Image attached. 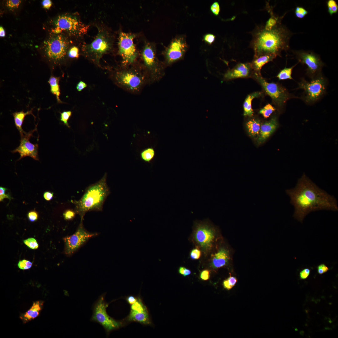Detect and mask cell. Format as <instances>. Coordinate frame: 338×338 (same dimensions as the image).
Masks as SVG:
<instances>
[{
  "label": "cell",
  "mask_w": 338,
  "mask_h": 338,
  "mask_svg": "<svg viewBox=\"0 0 338 338\" xmlns=\"http://www.w3.org/2000/svg\"><path fill=\"white\" fill-rule=\"evenodd\" d=\"M229 259L228 252L224 249H221L213 256L212 265L214 269L219 268L226 265Z\"/></svg>",
  "instance_id": "obj_22"
},
{
  "label": "cell",
  "mask_w": 338,
  "mask_h": 338,
  "mask_svg": "<svg viewBox=\"0 0 338 338\" xmlns=\"http://www.w3.org/2000/svg\"><path fill=\"white\" fill-rule=\"evenodd\" d=\"M129 321H135L144 324H150V318L148 313H141L131 311L127 317Z\"/></svg>",
  "instance_id": "obj_26"
},
{
  "label": "cell",
  "mask_w": 338,
  "mask_h": 338,
  "mask_svg": "<svg viewBox=\"0 0 338 338\" xmlns=\"http://www.w3.org/2000/svg\"><path fill=\"white\" fill-rule=\"evenodd\" d=\"M252 78L261 86L263 93L271 98L273 104L279 109H282L286 102L292 98L287 90L281 84L268 82L261 74L254 72Z\"/></svg>",
  "instance_id": "obj_7"
},
{
  "label": "cell",
  "mask_w": 338,
  "mask_h": 338,
  "mask_svg": "<svg viewBox=\"0 0 338 338\" xmlns=\"http://www.w3.org/2000/svg\"><path fill=\"white\" fill-rule=\"evenodd\" d=\"M290 36L289 32L279 20L270 30L264 27L258 28L253 34L251 44L254 57L267 54L279 55L282 50L288 49Z\"/></svg>",
  "instance_id": "obj_2"
},
{
  "label": "cell",
  "mask_w": 338,
  "mask_h": 338,
  "mask_svg": "<svg viewBox=\"0 0 338 338\" xmlns=\"http://www.w3.org/2000/svg\"><path fill=\"white\" fill-rule=\"evenodd\" d=\"M156 46L153 42L145 41L141 51V63L146 73L149 84L158 81L165 74L166 66L158 59Z\"/></svg>",
  "instance_id": "obj_5"
},
{
  "label": "cell",
  "mask_w": 338,
  "mask_h": 338,
  "mask_svg": "<svg viewBox=\"0 0 338 338\" xmlns=\"http://www.w3.org/2000/svg\"><path fill=\"white\" fill-rule=\"evenodd\" d=\"M79 49L76 46L72 47L69 51L68 55L69 57L72 58H77L79 57Z\"/></svg>",
  "instance_id": "obj_39"
},
{
  "label": "cell",
  "mask_w": 338,
  "mask_h": 338,
  "mask_svg": "<svg viewBox=\"0 0 338 338\" xmlns=\"http://www.w3.org/2000/svg\"><path fill=\"white\" fill-rule=\"evenodd\" d=\"M260 120L256 118H252L248 120L246 123V127L249 135L252 137L258 136L260 129Z\"/></svg>",
  "instance_id": "obj_24"
},
{
  "label": "cell",
  "mask_w": 338,
  "mask_h": 338,
  "mask_svg": "<svg viewBox=\"0 0 338 338\" xmlns=\"http://www.w3.org/2000/svg\"><path fill=\"white\" fill-rule=\"evenodd\" d=\"M276 110V108L271 104L266 105L259 111V113L262 115L265 118L269 117Z\"/></svg>",
  "instance_id": "obj_30"
},
{
  "label": "cell",
  "mask_w": 338,
  "mask_h": 338,
  "mask_svg": "<svg viewBox=\"0 0 338 338\" xmlns=\"http://www.w3.org/2000/svg\"><path fill=\"white\" fill-rule=\"evenodd\" d=\"M188 47L185 36L179 35L173 38L163 53L166 67L183 59Z\"/></svg>",
  "instance_id": "obj_12"
},
{
  "label": "cell",
  "mask_w": 338,
  "mask_h": 338,
  "mask_svg": "<svg viewBox=\"0 0 338 338\" xmlns=\"http://www.w3.org/2000/svg\"><path fill=\"white\" fill-rule=\"evenodd\" d=\"M237 281L236 278L230 275L223 281V286L224 289L229 290L235 285Z\"/></svg>",
  "instance_id": "obj_32"
},
{
  "label": "cell",
  "mask_w": 338,
  "mask_h": 338,
  "mask_svg": "<svg viewBox=\"0 0 338 338\" xmlns=\"http://www.w3.org/2000/svg\"><path fill=\"white\" fill-rule=\"evenodd\" d=\"M137 299L133 296H129L126 298L128 303L131 305L134 304L137 301Z\"/></svg>",
  "instance_id": "obj_52"
},
{
  "label": "cell",
  "mask_w": 338,
  "mask_h": 338,
  "mask_svg": "<svg viewBox=\"0 0 338 338\" xmlns=\"http://www.w3.org/2000/svg\"><path fill=\"white\" fill-rule=\"evenodd\" d=\"M185 268L183 267H180L178 269L179 273L181 275H183Z\"/></svg>",
  "instance_id": "obj_56"
},
{
  "label": "cell",
  "mask_w": 338,
  "mask_h": 338,
  "mask_svg": "<svg viewBox=\"0 0 338 338\" xmlns=\"http://www.w3.org/2000/svg\"><path fill=\"white\" fill-rule=\"evenodd\" d=\"M56 33L62 31L76 37L82 36L86 33L89 26L82 22L77 16L63 15L59 16L54 22Z\"/></svg>",
  "instance_id": "obj_10"
},
{
  "label": "cell",
  "mask_w": 338,
  "mask_h": 338,
  "mask_svg": "<svg viewBox=\"0 0 338 338\" xmlns=\"http://www.w3.org/2000/svg\"><path fill=\"white\" fill-rule=\"evenodd\" d=\"M75 213L73 210H67L63 214L64 218L66 220H70L74 218Z\"/></svg>",
  "instance_id": "obj_44"
},
{
  "label": "cell",
  "mask_w": 338,
  "mask_h": 338,
  "mask_svg": "<svg viewBox=\"0 0 338 338\" xmlns=\"http://www.w3.org/2000/svg\"><path fill=\"white\" fill-rule=\"evenodd\" d=\"M98 29L94 39L83 45L82 49L84 55L97 64L103 55L111 50L113 44V37L110 32L100 27Z\"/></svg>",
  "instance_id": "obj_6"
},
{
  "label": "cell",
  "mask_w": 338,
  "mask_h": 338,
  "mask_svg": "<svg viewBox=\"0 0 338 338\" xmlns=\"http://www.w3.org/2000/svg\"><path fill=\"white\" fill-rule=\"evenodd\" d=\"M24 244L31 249H35L38 247L36 240L33 238H29L23 240Z\"/></svg>",
  "instance_id": "obj_36"
},
{
  "label": "cell",
  "mask_w": 338,
  "mask_h": 338,
  "mask_svg": "<svg viewBox=\"0 0 338 338\" xmlns=\"http://www.w3.org/2000/svg\"><path fill=\"white\" fill-rule=\"evenodd\" d=\"M210 10L215 15H218L220 11V7L218 2H214L210 6Z\"/></svg>",
  "instance_id": "obj_42"
},
{
  "label": "cell",
  "mask_w": 338,
  "mask_h": 338,
  "mask_svg": "<svg viewBox=\"0 0 338 338\" xmlns=\"http://www.w3.org/2000/svg\"><path fill=\"white\" fill-rule=\"evenodd\" d=\"M210 271L206 269L202 271L200 274V278L203 280H208L210 277Z\"/></svg>",
  "instance_id": "obj_49"
},
{
  "label": "cell",
  "mask_w": 338,
  "mask_h": 338,
  "mask_svg": "<svg viewBox=\"0 0 338 338\" xmlns=\"http://www.w3.org/2000/svg\"><path fill=\"white\" fill-rule=\"evenodd\" d=\"M0 36L3 37L5 36V32L3 28L2 27H0Z\"/></svg>",
  "instance_id": "obj_55"
},
{
  "label": "cell",
  "mask_w": 338,
  "mask_h": 338,
  "mask_svg": "<svg viewBox=\"0 0 338 338\" xmlns=\"http://www.w3.org/2000/svg\"><path fill=\"white\" fill-rule=\"evenodd\" d=\"M215 232L214 228L207 223H197L194 230L195 240L202 248L208 249L212 246Z\"/></svg>",
  "instance_id": "obj_16"
},
{
  "label": "cell",
  "mask_w": 338,
  "mask_h": 338,
  "mask_svg": "<svg viewBox=\"0 0 338 338\" xmlns=\"http://www.w3.org/2000/svg\"><path fill=\"white\" fill-rule=\"evenodd\" d=\"M105 293L101 294L93 304L92 307L93 314L90 320L101 325L108 335L111 331L121 327L122 324L114 320L107 314L106 308L109 304L105 301Z\"/></svg>",
  "instance_id": "obj_8"
},
{
  "label": "cell",
  "mask_w": 338,
  "mask_h": 338,
  "mask_svg": "<svg viewBox=\"0 0 338 338\" xmlns=\"http://www.w3.org/2000/svg\"><path fill=\"white\" fill-rule=\"evenodd\" d=\"M32 114V110L24 112L23 111L16 112L13 113L15 125L19 131L21 136H23L26 133L24 132L22 128V125L25 116L27 115Z\"/></svg>",
  "instance_id": "obj_25"
},
{
  "label": "cell",
  "mask_w": 338,
  "mask_h": 338,
  "mask_svg": "<svg viewBox=\"0 0 338 338\" xmlns=\"http://www.w3.org/2000/svg\"><path fill=\"white\" fill-rule=\"evenodd\" d=\"M43 301H37L34 302L31 308L20 316L24 323H26L38 317L41 310Z\"/></svg>",
  "instance_id": "obj_20"
},
{
  "label": "cell",
  "mask_w": 338,
  "mask_h": 338,
  "mask_svg": "<svg viewBox=\"0 0 338 338\" xmlns=\"http://www.w3.org/2000/svg\"><path fill=\"white\" fill-rule=\"evenodd\" d=\"M29 220L33 222L36 221L38 218V214L37 212L34 210L29 212L27 214Z\"/></svg>",
  "instance_id": "obj_45"
},
{
  "label": "cell",
  "mask_w": 338,
  "mask_h": 338,
  "mask_svg": "<svg viewBox=\"0 0 338 338\" xmlns=\"http://www.w3.org/2000/svg\"><path fill=\"white\" fill-rule=\"evenodd\" d=\"M328 12L330 15L337 13L338 10V5L334 0H329L327 2Z\"/></svg>",
  "instance_id": "obj_33"
},
{
  "label": "cell",
  "mask_w": 338,
  "mask_h": 338,
  "mask_svg": "<svg viewBox=\"0 0 338 338\" xmlns=\"http://www.w3.org/2000/svg\"><path fill=\"white\" fill-rule=\"evenodd\" d=\"M278 125L277 118L275 115L273 116L269 120L262 123L257 139L258 142L259 144L264 142L276 130Z\"/></svg>",
  "instance_id": "obj_19"
},
{
  "label": "cell",
  "mask_w": 338,
  "mask_h": 338,
  "mask_svg": "<svg viewBox=\"0 0 338 338\" xmlns=\"http://www.w3.org/2000/svg\"><path fill=\"white\" fill-rule=\"evenodd\" d=\"M253 72L250 63H240L228 69L224 74L223 79L228 81L239 78H252Z\"/></svg>",
  "instance_id": "obj_18"
},
{
  "label": "cell",
  "mask_w": 338,
  "mask_h": 338,
  "mask_svg": "<svg viewBox=\"0 0 338 338\" xmlns=\"http://www.w3.org/2000/svg\"><path fill=\"white\" fill-rule=\"evenodd\" d=\"M32 265V263L29 261L25 259L20 261L18 264V267L21 269L25 270L30 268Z\"/></svg>",
  "instance_id": "obj_38"
},
{
  "label": "cell",
  "mask_w": 338,
  "mask_h": 338,
  "mask_svg": "<svg viewBox=\"0 0 338 338\" xmlns=\"http://www.w3.org/2000/svg\"><path fill=\"white\" fill-rule=\"evenodd\" d=\"M201 252L197 248L193 249L190 253L191 258L192 259H199L201 256Z\"/></svg>",
  "instance_id": "obj_47"
},
{
  "label": "cell",
  "mask_w": 338,
  "mask_h": 338,
  "mask_svg": "<svg viewBox=\"0 0 338 338\" xmlns=\"http://www.w3.org/2000/svg\"><path fill=\"white\" fill-rule=\"evenodd\" d=\"M72 115V112L71 111H64L60 113V120L63 122L64 125L68 128H70L68 120Z\"/></svg>",
  "instance_id": "obj_35"
},
{
  "label": "cell",
  "mask_w": 338,
  "mask_h": 338,
  "mask_svg": "<svg viewBox=\"0 0 338 338\" xmlns=\"http://www.w3.org/2000/svg\"><path fill=\"white\" fill-rule=\"evenodd\" d=\"M53 192L47 191L44 192L43 194V197L45 200L48 201H49L52 199L53 197Z\"/></svg>",
  "instance_id": "obj_50"
},
{
  "label": "cell",
  "mask_w": 338,
  "mask_h": 338,
  "mask_svg": "<svg viewBox=\"0 0 338 338\" xmlns=\"http://www.w3.org/2000/svg\"><path fill=\"white\" fill-rule=\"evenodd\" d=\"M21 2L19 0H8L6 1V5L10 8H16L19 6Z\"/></svg>",
  "instance_id": "obj_40"
},
{
  "label": "cell",
  "mask_w": 338,
  "mask_h": 338,
  "mask_svg": "<svg viewBox=\"0 0 338 338\" xmlns=\"http://www.w3.org/2000/svg\"><path fill=\"white\" fill-rule=\"evenodd\" d=\"M98 235L97 233L87 231L84 227L83 221H80L75 232L72 235L64 238L65 253L68 256L71 255L89 239Z\"/></svg>",
  "instance_id": "obj_13"
},
{
  "label": "cell",
  "mask_w": 338,
  "mask_h": 338,
  "mask_svg": "<svg viewBox=\"0 0 338 338\" xmlns=\"http://www.w3.org/2000/svg\"><path fill=\"white\" fill-rule=\"evenodd\" d=\"M42 4L44 8L49 9L51 6L52 3L50 0H44L42 2Z\"/></svg>",
  "instance_id": "obj_53"
},
{
  "label": "cell",
  "mask_w": 338,
  "mask_h": 338,
  "mask_svg": "<svg viewBox=\"0 0 338 338\" xmlns=\"http://www.w3.org/2000/svg\"><path fill=\"white\" fill-rule=\"evenodd\" d=\"M105 173L100 180L86 188L79 200L74 201L75 211L80 216V221H83L84 216L88 212L102 210L104 203L110 193Z\"/></svg>",
  "instance_id": "obj_3"
},
{
  "label": "cell",
  "mask_w": 338,
  "mask_h": 338,
  "mask_svg": "<svg viewBox=\"0 0 338 338\" xmlns=\"http://www.w3.org/2000/svg\"><path fill=\"white\" fill-rule=\"evenodd\" d=\"M285 192L294 207L293 217L302 223L311 212L323 210H338L335 197L320 188L305 173L299 179L294 188Z\"/></svg>",
  "instance_id": "obj_1"
},
{
  "label": "cell",
  "mask_w": 338,
  "mask_h": 338,
  "mask_svg": "<svg viewBox=\"0 0 338 338\" xmlns=\"http://www.w3.org/2000/svg\"><path fill=\"white\" fill-rule=\"evenodd\" d=\"M295 65H296L290 68L285 67L279 73L277 77L279 80L293 79L291 76L292 71Z\"/></svg>",
  "instance_id": "obj_29"
},
{
  "label": "cell",
  "mask_w": 338,
  "mask_h": 338,
  "mask_svg": "<svg viewBox=\"0 0 338 338\" xmlns=\"http://www.w3.org/2000/svg\"><path fill=\"white\" fill-rule=\"evenodd\" d=\"M296 54L299 62L307 66V73L312 79L320 74L324 64L318 55L304 51H296Z\"/></svg>",
  "instance_id": "obj_15"
},
{
  "label": "cell",
  "mask_w": 338,
  "mask_h": 338,
  "mask_svg": "<svg viewBox=\"0 0 338 338\" xmlns=\"http://www.w3.org/2000/svg\"><path fill=\"white\" fill-rule=\"evenodd\" d=\"M277 56L270 54L262 55L254 57L250 63L252 68L255 72L261 74V70L263 66L267 63L272 61Z\"/></svg>",
  "instance_id": "obj_21"
},
{
  "label": "cell",
  "mask_w": 338,
  "mask_h": 338,
  "mask_svg": "<svg viewBox=\"0 0 338 338\" xmlns=\"http://www.w3.org/2000/svg\"><path fill=\"white\" fill-rule=\"evenodd\" d=\"M136 37L135 33L120 32L118 38V53L122 58L121 66H126L134 64L137 61L140 55L134 43Z\"/></svg>",
  "instance_id": "obj_9"
},
{
  "label": "cell",
  "mask_w": 338,
  "mask_h": 338,
  "mask_svg": "<svg viewBox=\"0 0 338 338\" xmlns=\"http://www.w3.org/2000/svg\"><path fill=\"white\" fill-rule=\"evenodd\" d=\"M310 270L309 268H305L301 271L299 276L300 279H305L307 278L309 275Z\"/></svg>",
  "instance_id": "obj_46"
},
{
  "label": "cell",
  "mask_w": 338,
  "mask_h": 338,
  "mask_svg": "<svg viewBox=\"0 0 338 338\" xmlns=\"http://www.w3.org/2000/svg\"><path fill=\"white\" fill-rule=\"evenodd\" d=\"M308 11L304 8L301 7H297L295 10V15L298 18L302 19L307 14Z\"/></svg>",
  "instance_id": "obj_37"
},
{
  "label": "cell",
  "mask_w": 338,
  "mask_h": 338,
  "mask_svg": "<svg viewBox=\"0 0 338 338\" xmlns=\"http://www.w3.org/2000/svg\"><path fill=\"white\" fill-rule=\"evenodd\" d=\"M325 79L320 74L308 81L302 79L299 83L298 89L304 90L303 99L307 104L314 103L320 99L326 90Z\"/></svg>",
  "instance_id": "obj_11"
},
{
  "label": "cell",
  "mask_w": 338,
  "mask_h": 338,
  "mask_svg": "<svg viewBox=\"0 0 338 338\" xmlns=\"http://www.w3.org/2000/svg\"><path fill=\"white\" fill-rule=\"evenodd\" d=\"M33 132H30L25 134L21 136L20 144L17 148L11 151L12 153L18 152L20 157L19 160L22 158L29 156L36 160H38V145L37 144H33L29 141V139L32 135Z\"/></svg>",
  "instance_id": "obj_17"
},
{
  "label": "cell",
  "mask_w": 338,
  "mask_h": 338,
  "mask_svg": "<svg viewBox=\"0 0 338 338\" xmlns=\"http://www.w3.org/2000/svg\"><path fill=\"white\" fill-rule=\"evenodd\" d=\"M317 272L320 274H322L329 270V268L323 263L321 264L317 267Z\"/></svg>",
  "instance_id": "obj_48"
},
{
  "label": "cell",
  "mask_w": 338,
  "mask_h": 338,
  "mask_svg": "<svg viewBox=\"0 0 338 338\" xmlns=\"http://www.w3.org/2000/svg\"><path fill=\"white\" fill-rule=\"evenodd\" d=\"M112 79L115 84L126 91L138 94L146 84H149L148 76L141 63L122 66L114 72Z\"/></svg>",
  "instance_id": "obj_4"
},
{
  "label": "cell",
  "mask_w": 338,
  "mask_h": 338,
  "mask_svg": "<svg viewBox=\"0 0 338 338\" xmlns=\"http://www.w3.org/2000/svg\"><path fill=\"white\" fill-rule=\"evenodd\" d=\"M271 16L267 21L264 28L267 30L271 29L274 27L279 20L278 18L273 15L271 13Z\"/></svg>",
  "instance_id": "obj_34"
},
{
  "label": "cell",
  "mask_w": 338,
  "mask_h": 338,
  "mask_svg": "<svg viewBox=\"0 0 338 338\" xmlns=\"http://www.w3.org/2000/svg\"><path fill=\"white\" fill-rule=\"evenodd\" d=\"M140 156L143 161L149 163L154 157L155 151L153 148L149 147L142 150L140 153Z\"/></svg>",
  "instance_id": "obj_28"
},
{
  "label": "cell",
  "mask_w": 338,
  "mask_h": 338,
  "mask_svg": "<svg viewBox=\"0 0 338 338\" xmlns=\"http://www.w3.org/2000/svg\"><path fill=\"white\" fill-rule=\"evenodd\" d=\"M131 310L138 312L148 313L147 308L140 299H137L134 304L131 305Z\"/></svg>",
  "instance_id": "obj_31"
},
{
  "label": "cell",
  "mask_w": 338,
  "mask_h": 338,
  "mask_svg": "<svg viewBox=\"0 0 338 338\" xmlns=\"http://www.w3.org/2000/svg\"><path fill=\"white\" fill-rule=\"evenodd\" d=\"M7 188L2 187H0V201H2L4 198H8L11 200V197L9 194H5V192L7 190Z\"/></svg>",
  "instance_id": "obj_43"
},
{
  "label": "cell",
  "mask_w": 338,
  "mask_h": 338,
  "mask_svg": "<svg viewBox=\"0 0 338 338\" xmlns=\"http://www.w3.org/2000/svg\"><path fill=\"white\" fill-rule=\"evenodd\" d=\"M191 273V272L190 270L185 268L184 271L183 275L185 277L190 275Z\"/></svg>",
  "instance_id": "obj_54"
},
{
  "label": "cell",
  "mask_w": 338,
  "mask_h": 338,
  "mask_svg": "<svg viewBox=\"0 0 338 338\" xmlns=\"http://www.w3.org/2000/svg\"><path fill=\"white\" fill-rule=\"evenodd\" d=\"M69 42L62 34L56 33L47 43L45 51L50 59L58 61L63 59L67 52Z\"/></svg>",
  "instance_id": "obj_14"
},
{
  "label": "cell",
  "mask_w": 338,
  "mask_h": 338,
  "mask_svg": "<svg viewBox=\"0 0 338 338\" xmlns=\"http://www.w3.org/2000/svg\"><path fill=\"white\" fill-rule=\"evenodd\" d=\"M263 93V92L261 91H255L247 95L244 100L243 105L244 116L249 117L253 116L254 113L252 108V101L255 98L262 96Z\"/></svg>",
  "instance_id": "obj_23"
},
{
  "label": "cell",
  "mask_w": 338,
  "mask_h": 338,
  "mask_svg": "<svg viewBox=\"0 0 338 338\" xmlns=\"http://www.w3.org/2000/svg\"><path fill=\"white\" fill-rule=\"evenodd\" d=\"M59 77L51 76L48 82L50 86L51 92L54 95H55L58 102L61 103L59 98L60 95L59 85Z\"/></svg>",
  "instance_id": "obj_27"
},
{
  "label": "cell",
  "mask_w": 338,
  "mask_h": 338,
  "mask_svg": "<svg viewBox=\"0 0 338 338\" xmlns=\"http://www.w3.org/2000/svg\"><path fill=\"white\" fill-rule=\"evenodd\" d=\"M87 86V85L85 83L81 81L77 84L76 86V89L78 91H80L86 87Z\"/></svg>",
  "instance_id": "obj_51"
},
{
  "label": "cell",
  "mask_w": 338,
  "mask_h": 338,
  "mask_svg": "<svg viewBox=\"0 0 338 338\" xmlns=\"http://www.w3.org/2000/svg\"><path fill=\"white\" fill-rule=\"evenodd\" d=\"M215 36L211 33H207L203 37V40L207 44L211 45L215 41Z\"/></svg>",
  "instance_id": "obj_41"
}]
</instances>
